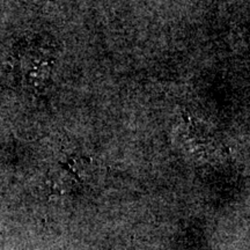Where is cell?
I'll return each mask as SVG.
<instances>
[{"label": "cell", "mask_w": 250, "mask_h": 250, "mask_svg": "<svg viewBox=\"0 0 250 250\" xmlns=\"http://www.w3.org/2000/svg\"><path fill=\"white\" fill-rule=\"evenodd\" d=\"M18 67L21 81L30 88H43L51 76L52 57L41 45H28L19 51Z\"/></svg>", "instance_id": "1"}]
</instances>
